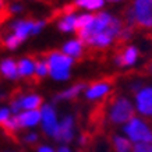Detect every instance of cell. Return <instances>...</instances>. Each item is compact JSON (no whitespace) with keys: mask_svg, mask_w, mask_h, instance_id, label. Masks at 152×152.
<instances>
[{"mask_svg":"<svg viewBox=\"0 0 152 152\" xmlns=\"http://www.w3.org/2000/svg\"><path fill=\"white\" fill-rule=\"evenodd\" d=\"M134 107L131 102L127 98H116L110 102V109H109V121L113 124H123L129 123L131 119H134Z\"/></svg>","mask_w":152,"mask_h":152,"instance_id":"1","label":"cell"},{"mask_svg":"<svg viewBox=\"0 0 152 152\" xmlns=\"http://www.w3.org/2000/svg\"><path fill=\"white\" fill-rule=\"evenodd\" d=\"M124 133L127 134L129 140L134 141V142H151L152 141V133L149 127H148L144 121H141L140 119H131L124 126Z\"/></svg>","mask_w":152,"mask_h":152,"instance_id":"2","label":"cell"},{"mask_svg":"<svg viewBox=\"0 0 152 152\" xmlns=\"http://www.w3.org/2000/svg\"><path fill=\"white\" fill-rule=\"evenodd\" d=\"M134 11L137 18V29L152 28V0H134Z\"/></svg>","mask_w":152,"mask_h":152,"instance_id":"3","label":"cell"},{"mask_svg":"<svg viewBox=\"0 0 152 152\" xmlns=\"http://www.w3.org/2000/svg\"><path fill=\"white\" fill-rule=\"evenodd\" d=\"M138 57V49L135 46H121L115 48V63L119 67H126V66H133Z\"/></svg>","mask_w":152,"mask_h":152,"instance_id":"4","label":"cell"},{"mask_svg":"<svg viewBox=\"0 0 152 152\" xmlns=\"http://www.w3.org/2000/svg\"><path fill=\"white\" fill-rule=\"evenodd\" d=\"M41 112H42V127H43V131L48 135L55 137L56 131L59 129V123H57V117H56V112L53 109V106L45 105Z\"/></svg>","mask_w":152,"mask_h":152,"instance_id":"5","label":"cell"},{"mask_svg":"<svg viewBox=\"0 0 152 152\" xmlns=\"http://www.w3.org/2000/svg\"><path fill=\"white\" fill-rule=\"evenodd\" d=\"M135 101L140 113L145 116L152 115V87L142 88L140 92L135 94Z\"/></svg>","mask_w":152,"mask_h":152,"instance_id":"6","label":"cell"},{"mask_svg":"<svg viewBox=\"0 0 152 152\" xmlns=\"http://www.w3.org/2000/svg\"><path fill=\"white\" fill-rule=\"evenodd\" d=\"M74 135V119L71 116H66L59 124V129L55 134V140L60 142H70Z\"/></svg>","mask_w":152,"mask_h":152,"instance_id":"7","label":"cell"},{"mask_svg":"<svg viewBox=\"0 0 152 152\" xmlns=\"http://www.w3.org/2000/svg\"><path fill=\"white\" fill-rule=\"evenodd\" d=\"M112 83H113V78H103L92 83L89 89L87 91V98L88 99H98V98L103 96L105 94L109 92Z\"/></svg>","mask_w":152,"mask_h":152,"instance_id":"8","label":"cell"},{"mask_svg":"<svg viewBox=\"0 0 152 152\" xmlns=\"http://www.w3.org/2000/svg\"><path fill=\"white\" fill-rule=\"evenodd\" d=\"M17 116H18V121L21 127H32V126H37L39 123V120L42 119V112L27 110Z\"/></svg>","mask_w":152,"mask_h":152,"instance_id":"9","label":"cell"},{"mask_svg":"<svg viewBox=\"0 0 152 152\" xmlns=\"http://www.w3.org/2000/svg\"><path fill=\"white\" fill-rule=\"evenodd\" d=\"M34 25H35V21H31V20H29V21H28V20H21V21L14 23L11 29L14 31V35L20 37L24 41L29 34H32Z\"/></svg>","mask_w":152,"mask_h":152,"instance_id":"10","label":"cell"},{"mask_svg":"<svg viewBox=\"0 0 152 152\" xmlns=\"http://www.w3.org/2000/svg\"><path fill=\"white\" fill-rule=\"evenodd\" d=\"M135 28L133 27H124L121 28V31H120L116 38L113 39L115 41V48H121V46H127V43H129L131 39L134 38V34H135Z\"/></svg>","mask_w":152,"mask_h":152,"instance_id":"11","label":"cell"},{"mask_svg":"<svg viewBox=\"0 0 152 152\" xmlns=\"http://www.w3.org/2000/svg\"><path fill=\"white\" fill-rule=\"evenodd\" d=\"M0 71L1 74L7 77V78H11V80H15L18 78V64L11 59H6L1 61V64H0Z\"/></svg>","mask_w":152,"mask_h":152,"instance_id":"12","label":"cell"},{"mask_svg":"<svg viewBox=\"0 0 152 152\" xmlns=\"http://www.w3.org/2000/svg\"><path fill=\"white\" fill-rule=\"evenodd\" d=\"M121 21L126 24V27H133L137 29V18H135V11L133 4H127L121 10Z\"/></svg>","mask_w":152,"mask_h":152,"instance_id":"13","label":"cell"},{"mask_svg":"<svg viewBox=\"0 0 152 152\" xmlns=\"http://www.w3.org/2000/svg\"><path fill=\"white\" fill-rule=\"evenodd\" d=\"M83 46L84 43L81 41H70L63 46V53L69 56H74V57H81L84 55Z\"/></svg>","mask_w":152,"mask_h":152,"instance_id":"14","label":"cell"},{"mask_svg":"<svg viewBox=\"0 0 152 152\" xmlns=\"http://www.w3.org/2000/svg\"><path fill=\"white\" fill-rule=\"evenodd\" d=\"M84 88H85V84L80 83V84H77V85H74V87L69 88V89H67V91H64V92H60L59 95H56L53 101L59 102V101H63V99H74V98H75L80 92H81V91H83Z\"/></svg>","mask_w":152,"mask_h":152,"instance_id":"15","label":"cell"},{"mask_svg":"<svg viewBox=\"0 0 152 152\" xmlns=\"http://www.w3.org/2000/svg\"><path fill=\"white\" fill-rule=\"evenodd\" d=\"M42 103V98L38 95H29V96L21 98V107L27 110H37Z\"/></svg>","mask_w":152,"mask_h":152,"instance_id":"16","label":"cell"},{"mask_svg":"<svg viewBox=\"0 0 152 152\" xmlns=\"http://www.w3.org/2000/svg\"><path fill=\"white\" fill-rule=\"evenodd\" d=\"M113 147H115L116 152H133V145H131V140L124 138V137H120L116 135L113 138Z\"/></svg>","mask_w":152,"mask_h":152,"instance_id":"17","label":"cell"},{"mask_svg":"<svg viewBox=\"0 0 152 152\" xmlns=\"http://www.w3.org/2000/svg\"><path fill=\"white\" fill-rule=\"evenodd\" d=\"M35 71V63L31 59H23L18 61V73L21 77H31Z\"/></svg>","mask_w":152,"mask_h":152,"instance_id":"18","label":"cell"},{"mask_svg":"<svg viewBox=\"0 0 152 152\" xmlns=\"http://www.w3.org/2000/svg\"><path fill=\"white\" fill-rule=\"evenodd\" d=\"M74 24H75L74 15H66L61 20H59V29L63 32H70L74 29Z\"/></svg>","mask_w":152,"mask_h":152,"instance_id":"19","label":"cell"},{"mask_svg":"<svg viewBox=\"0 0 152 152\" xmlns=\"http://www.w3.org/2000/svg\"><path fill=\"white\" fill-rule=\"evenodd\" d=\"M105 0H75L77 7H87L88 10H96L103 6Z\"/></svg>","mask_w":152,"mask_h":152,"instance_id":"20","label":"cell"},{"mask_svg":"<svg viewBox=\"0 0 152 152\" xmlns=\"http://www.w3.org/2000/svg\"><path fill=\"white\" fill-rule=\"evenodd\" d=\"M95 15H89V14H84V15H80L78 18H75V24H74V29L75 31H80L83 28L88 27L89 24L94 21Z\"/></svg>","mask_w":152,"mask_h":152,"instance_id":"21","label":"cell"},{"mask_svg":"<svg viewBox=\"0 0 152 152\" xmlns=\"http://www.w3.org/2000/svg\"><path fill=\"white\" fill-rule=\"evenodd\" d=\"M21 42H23V39H21L20 37H17V35H10V37L6 39L4 45L9 48V49H15Z\"/></svg>","mask_w":152,"mask_h":152,"instance_id":"22","label":"cell"},{"mask_svg":"<svg viewBox=\"0 0 152 152\" xmlns=\"http://www.w3.org/2000/svg\"><path fill=\"white\" fill-rule=\"evenodd\" d=\"M53 77L55 80H67L70 77V73L69 70H66V71H56V70H50V73H49Z\"/></svg>","mask_w":152,"mask_h":152,"instance_id":"23","label":"cell"},{"mask_svg":"<svg viewBox=\"0 0 152 152\" xmlns=\"http://www.w3.org/2000/svg\"><path fill=\"white\" fill-rule=\"evenodd\" d=\"M133 152H152V145L147 142H138L134 147Z\"/></svg>","mask_w":152,"mask_h":152,"instance_id":"24","label":"cell"},{"mask_svg":"<svg viewBox=\"0 0 152 152\" xmlns=\"http://www.w3.org/2000/svg\"><path fill=\"white\" fill-rule=\"evenodd\" d=\"M9 119H10L9 109H0V126H3Z\"/></svg>","mask_w":152,"mask_h":152,"instance_id":"25","label":"cell"},{"mask_svg":"<svg viewBox=\"0 0 152 152\" xmlns=\"http://www.w3.org/2000/svg\"><path fill=\"white\" fill-rule=\"evenodd\" d=\"M45 24H46L45 21H35V25H34V29H32V35L39 34V31L43 28V25H45Z\"/></svg>","mask_w":152,"mask_h":152,"instance_id":"26","label":"cell"},{"mask_svg":"<svg viewBox=\"0 0 152 152\" xmlns=\"http://www.w3.org/2000/svg\"><path fill=\"white\" fill-rule=\"evenodd\" d=\"M142 71L145 74H149V75H152V60H149L147 64L144 66V69H142Z\"/></svg>","mask_w":152,"mask_h":152,"instance_id":"27","label":"cell"},{"mask_svg":"<svg viewBox=\"0 0 152 152\" xmlns=\"http://www.w3.org/2000/svg\"><path fill=\"white\" fill-rule=\"evenodd\" d=\"M38 140V135L35 133H31V134H28L27 137H25V141H28V142H35Z\"/></svg>","mask_w":152,"mask_h":152,"instance_id":"28","label":"cell"},{"mask_svg":"<svg viewBox=\"0 0 152 152\" xmlns=\"http://www.w3.org/2000/svg\"><path fill=\"white\" fill-rule=\"evenodd\" d=\"M38 152H55V151H53L50 147H46V145H43V147H39V148H38Z\"/></svg>","mask_w":152,"mask_h":152,"instance_id":"29","label":"cell"},{"mask_svg":"<svg viewBox=\"0 0 152 152\" xmlns=\"http://www.w3.org/2000/svg\"><path fill=\"white\" fill-rule=\"evenodd\" d=\"M57 152H70V149H69L67 147H60V148H59V151H57Z\"/></svg>","mask_w":152,"mask_h":152,"instance_id":"30","label":"cell"},{"mask_svg":"<svg viewBox=\"0 0 152 152\" xmlns=\"http://www.w3.org/2000/svg\"><path fill=\"white\" fill-rule=\"evenodd\" d=\"M107 1H112V3H115V1H121V0H107Z\"/></svg>","mask_w":152,"mask_h":152,"instance_id":"31","label":"cell"}]
</instances>
